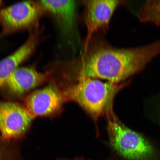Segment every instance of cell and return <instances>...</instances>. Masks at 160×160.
I'll list each match as a JSON object with an SVG mask.
<instances>
[{"mask_svg": "<svg viewBox=\"0 0 160 160\" xmlns=\"http://www.w3.org/2000/svg\"><path fill=\"white\" fill-rule=\"evenodd\" d=\"M160 53V39L149 44L131 48H106L98 60V68L105 78L118 83L142 70Z\"/></svg>", "mask_w": 160, "mask_h": 160, "instance_id": "cell-1", "label": "cell"}, {"mask_svg": "<svg viewBox=\"0 0 160 160\" xmlns=\"http://www.w3.org/2000/svg\"><path fill=\"white\" fill-rule=\"evenodd\" d=\"M128 83V82L119 85L79 76L77 83L68 86L62 92L65 101L75 102L97 119L106 112L111 111L116 93Z\"/></svg>", "mask_w": 160, "mask_h": 160, "instance_id": "cell-2", "label": "cell"}, {"mask_svg": "<svg viewBox=\"0 0 160 160\" xmlns=\"http://www.w3.org/2000/svg\"><path fill=\"white\" fill-rule=\"evenodd\" d=\"M111 112L108 115V131L113 148L122 157L131 160H144L150 157L153 148L149 142L126 127Z\"/></svg>", "mask_w": 160, "mask_h": 160, "instance_id": "cell-3", "label": "cell"}, {"mask_svg": "<svg viewBox=\"0 0 160 160\" xmlns=\"http://www.w3.org/2000/svg\"><path fill=\"white\" fill-rule=\"evenodd\" d=\"M35 118L24 105L10 101H0V133L3 141L21 138Z\"/></svg>", "mask_w": 160, "mask_h": 160, "instance_id": "cell-4", "label": "cell"}, {"mask_svg": "<svg viewBox=\"0 0 160 160\" xmlns=\"http://www.w3.org/2000/svg\"><path fill=\"white\" fill-rule=\"evenodd\" d=\"M41 9L38 3L26 1L0 10L2 35L33 27L39 19Z\"/></svg>", "mask_w": 160, "mask_h": 160, "instance_id": "cell-5", "label": "cell"}, {"mask_svg": "<svg viewBox=\"0 0 160 160\" xmlns=\"http://www.w3.org/2000/svg\"><path fill=\"white\" fill-rule=\"evenodd\" d=\"M65 101L62 92L51 84L26 96L24 106L35 118L48 117L59 111Z\"/></svg>", "mask_w": 160, "mask_h": 160, "instance_id": "cell-6", "label": "cell"}, {"mask_svg": "<svg viewBox=\"0 0 160 160\" xmlns=\"http://www.w3.org/2000/svg\"><path fill=\"white\" fill-rule=\"evenodd\" d=\"M124 2V1L119 0L87 1L85 21L87 33L85 43V50L93 33L99 28L108 24L116 8Z\"/></svg>", "mask_w": 160, "mask_h": 160, "instance_id": "cell-7", "label": "cell"}, {"mask_svg": "<svg viewBox=\"0 0 160 160\" xmlns=\"http://www.w3.org/2000/svg\"><path fill=\"white\" fill-rule=\"evenodd\" d=\"M47 77L33 67L18 68L10 75L3 86L11 95L25 94L47 81Z\"/></svg>", "mask_w": 160, "mask_h": 160, "instance_id": "cell-8", "label": "cell"}, {"mask_svg": "<svg viewBox=\"0 0 160 160\" xmlns=\"http://www.w3.org/2000/svg\"><path fill=\"white\" fill-rule=\"evenodd\" d=\"M38 42L37 33H32L23 44L14 52L0 61V89L18 66L34 51Z\"/></svg>", "mask_w": 160, "mask_h": 160, "instance_id": "cell-9", "label": "cell"}, {"mask_svg": "<svg viewBox=\"0 0 160 160\" xmlns=\"http://www.w3.org/2000/svg\"><path fill=\"white\" fill-rule=\"evenodd\" d=\"M42 9L49 12L56 18L65 32L71 31L75 23L77 5L74 1H40Z\"/></svg>", "mask_w": 160, "mask_h": 160, "instance_id": "cell-10", "label": "cell"}, {"mask_svg": "<svg viewBox=\"0 0 160 160\" xmlns=\"http://www.w3.org/2000/svg\"><path fill=\"white\" fill-rule=\"evenodd\" d=\"M140 21L160 27V0H149L141 6L139 10Z\"/></svg>", "mask_w": 160, "mask_h": 160, "instance_id": "cell-11", "label": "cell"}, {"mask_svg": "<svg viewBox=\"0 0 160 160\" xmlns=\"http://www.w3.org/2000/svg\"><path fill=\"white\" fill-rule=\"evenodd\" d=\"M0 160H18V158L15 151L0 145Z\"/></svg>", "mask_w": 160, "mask_h": 160, "instance_id": "cell-12", "label": "cell"}, {"mask_svg": "<svg viewBox=\"0 0 160 160\" xmlns=\"http://www.w3.org/2000/svg\"><path fill=\"white\" fill-rule=\"evenodd\" d=\"M2 1L0 0V6H1L2 5Z\"/></svg>", "mask_w": 160, "mask_h": 160, "instance_id": "cell-13", "label": "cell"}]
</instances>
